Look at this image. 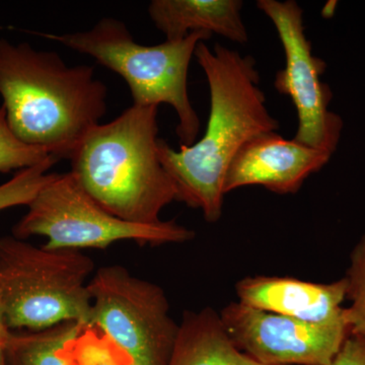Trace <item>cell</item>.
Listing matches in <instances>:
<instances>
[{"label":"cell","instance_id":"obj_1","mask_svg":"<svg viewBox=\"0 0 365 365\" xmlns=\"http://www.w3.org/2000/svg\"><path fill=\"white\" fill-rule=\"evenodd\" d=\"M207 78L210 111L202 138L174 150L158 139V153L177 191V201L199 209L209 223L222 215L225 175L242 145L258 134L277 131L269 113L253 57L199 43L194 54Z\"/></svg>","mask_w":365,"mask_h":365},{"label":"cell","instance_id":"obj_3","mask_svg":"<svg viewBox=\"0 0 365 365\" xmlns=\"http://www.w3.org/2000/svg\"><path fill=\"white\" fill-rule=\"evenodd\" d=\"M158 106H136L91 129L72 153V174L108 212L135 225L163 222L177 191L158 153Z\"/></svg>","mask_w":365,"mask_h":365},{"label":"cell","instance_id":"obj_2","mask_svg":"<svg viewBox=\"0 0 365 365\" xmlns=\"http://www.w3.org/2000/svg\"><path fill=\"white\" fill-rule=\"evenodd\" d=\"M0 96L9 128L24 143L69 160L107 113L108 90L88 66L54 51L0 39Z\"/></svg>","mask_w":365,"mask_h":365},{"label":"cell","instance_id":"obj_18","mask_svg":"<svg viewBox=\"0 0 365 365\" xmlns=\"http://www.w3.org/2000/svg\"><path fill=\"white\" fill-rule=\"evenodd\" d=\"M71 351L76 365H129L109 341L88 327L72 341Z\"/></svg>","mask_w":365,"mask_h":365},{"label":"cell","instance_id":"obj_17","mask_svg":"<svg viewBox=\"0 0 365 365\" xmlns=\"http://www.w3.org/2000/svg\"><path fill=\"white\" fill-rule=\"evenodd\" d=\"M49 157L47 151L24 143L14 135L7 123L6 109L0 106V173L28 169Z\"/></svg>","mask_w":365,"mask_h":365},{"label":"cell","instance_id":"obj_7","mask_svg":"<svg viewBox=\"0 0 365 365\" xmlns=\"http://www.w3.org/2000/svg\"><path fill=\"white\" fill-rule=\"evenodd\" d=\"M88 289V328L109 341L129 365H167L179 324L170 317L162 287L123 266L109 265L93 273Z\"/></svg>","mask_w":365,"mask_h":365},{"label":"cell","instance_id":"obj_15","mask_svg":"<svg viewBox=\"0 0 365 365\" xmlns=\"http://www.w3.org/2000/svg\"><path fill=\"white\" fill-rule=\"evenodd\" d=\"M58 158L49 157L34 167L19 170L9 181L0 185V211L32 202L43 186L51 179L49 170Z\"/></svg>","mask_w":365,"mask_h":365},{"label":"cell","instance_id":"obj_9","mask_svg":"<svg viewBox=\"0 0 365 365\" xmlns=\"http://www.w3.org/2000/svg\"><path fill=\"white\" fill-rule=\"evenodd\" d=\"M235 346L263 365H332L347 322L316 325L230 302L220 313Z\"/></svg>","mask_w":365,"mask_h":365},{"label":"cell","instance_id":"obj_16","mask_svg":"<svg viewBox=\"0 0 365 365\" xmlns=\"http://www.w3.org/2000/svg\"><path fill=\"white\" fill-rule=\"evenodd\" d=\"M346 299L351 306L345 307V318L350 333L365 336V235L350 255V266L345 276Z\"/></svg>","mask_w":365,"mask_h":365},{"label":"cell","instance_id":"obj_14","mask_svg":"<svg viewBox=\"0 0 365 365\" xmlns=\"http://www.w3.org/2000/svg\"><path fill=\"white\" fill-rule=\"evenodd\" d=\"M83 328L66 322L44 330L11 331L4 348L6 365H76L71 342Z\"/></svg>","mask_w":365,"mask_h":365},{"label":"cell","instance_id":"obj_12","mask_svg":"<svg viewBox=\"0 0 365 365\" xmlns=\"http://www.w3.org/2000/svg\"><path fill=\"white\" fill-rule=\"evenodd\" d=\"M242 6L241 0H153L148 14L167 41L208 32L244 44L249 37L242 20Z\"/></svg>","mask_w":365,"mask_h":365},{"label":"cell","instance_id":"obj_10","mask_svg":"<svg viewBox=\"0 0 365 365\" xmlns=\"http://www.w3.org/2000/svg\"><path fill=\"white\" fill-rule=\"evenodd\" d=\"M331 157L328 151L284 138L276 131L258 134L232 158L225 175V195L247 186H262L280 195L297 193Z\"/></svg>","mask_w":365,"mask_h":365},{"label":"cell","instance_id":"obj_5","mask_svg":"<svg viewBox=\"0 0 365 365\" xmlns=\"http://www.w3.org/2000/svg\"><path fill=\"white\" fill-rule=\"evenodd\" d=\"M95 263L81 251L0 237V294L7 328L40 331L66 322L88 326Z\"/></svg>","mask_w":365,"mask_h":365},{"label":"cell","instance_id":"obj_19","mask_svg":"<svg viewBox=\"0 0 365 365\" xmlns=\"http://www.w3.org/2000/svg\"><path fill=\"white\" fill-rule=\"evenodd\" d=\"M332 365H365V336L350 333L341 345Z\"/></svg>","mask_w":365,"mask_h":365},{"label":"cell","instance_id":"obj_4","mask_svg":"<svg viewBox=\"0 0 365 365\" xmlns=\"http://www.w3.org/2000/svg\"><path fill=\"white\" fill-rule=\"evenodd\" d=\"M39 35L116 72L130 88L133 105L170 106L178 116L176 132L182 145L195 143L200 120L189 98V66L197 46L212 34L191 32L184 39L143 45L134 41L123 21L105 18L85 32Z\"/></svg>","mask_w":365,"mask_h":365},{"label":"cell","instance_id":"obj_11","mask_svg":"<svg viewBox=\"0 0 365 365\" xmlns=\"http://www.w3.org/2000/svg\"><path fill=\"white\" fill-rule=\"evenodd\" d=\"M345 277L317 283L287 276H249L237 281V302L254 309L316 325L346 321Z\"/></svg>","mask_w":365,"mask_h":365},{"label":"cell","instance_id":"obj_6","mask_svg":"<svg viewBox=\"0 0 365 365\" xmlns=\"http://www.w3.org/2000/svg\"><path fill=\"white\" fill-rule=\"evenodd\" d=\"M14 237L35 235L48 240L52 250H106L118 242L160 246L192 241L195 232L168 220L141 225L125 222L106 211L83 188L71 172L54 174L28 205L13 227Z\"/></svg>","mask_w":365,"mask_h":365},{"label":"cell","instance_id":"obj_21","mask_svg":"<svg viewBox=\"0 0 365 365\" xmlns=\"http://www.w3.org/2000/svg\"><path fill=\"white\" fill-rule=\"evenodd\" d=\"M0 365H6V361H4V350H0Z\"/></svg>","mask_w":365,"mask_h":365},{"label":"cell","instance_id":"obj_13","mask_svg":"<svg viewBox=\"0 0 365 365\" xmlns=\"http://www.w3.org/2000/svg\"><path fill=\"white\" fill-rule=\"evenodd\" d=\"M167 365H263L235 346L211 307L185 312Z\"/></svg>","mask_w":365,"mask_h":365},{"label":"cell","instance_id":"obj_20","mask_svg":"<svg viewBox=\"0 0 365 365\" xmlns=\"http://www.w3.org/2000/svg\"><path fill=\"white\" fill-rule=\"evenodd\" d=\"M11 332V331L6 326L4 302H2L1 294H0V350H4Z\"/></svg>","mask_w":365,"mask_h":365},{"label":"cell","instance_id":"obj_8","mask_svg":"<svg viewBox=\"0 0 365 365\" xmlns=\"http://www.w3.org/2000/svg\"><path fill=\"white\" fill-rule=\"evenodd\" d=\"M257 6L272 21L284 50L285 66L276 73L274 86L292 98L297 109L294 140L333 155L343 121L329 110L332 91L321 81L326 62L313 54L304 31V11L294 0H259Z\"/></svg>","mask_w":365,"mask_h":365}]
</instances>
